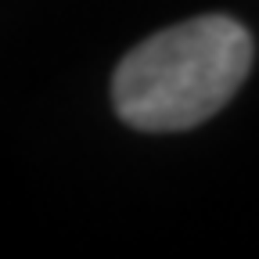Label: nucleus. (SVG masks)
<instances>
[{
  "label": "nucleus",
  "mask_w": 259,
  "mask_h": 259,
  "mask_svg": "<svg viewBox=\"0 0 259 259\" xmlns=\"http://www.w3.org/2000/svg\"><path fill=\"white\" fill-rule=\"evenodd\" d=\"M252 69V36L227 15H202L134 47L112 101L134 130H191L216 115Z\"/></svg>",
  "instance_id": "obj_1"
}]
</instances>
